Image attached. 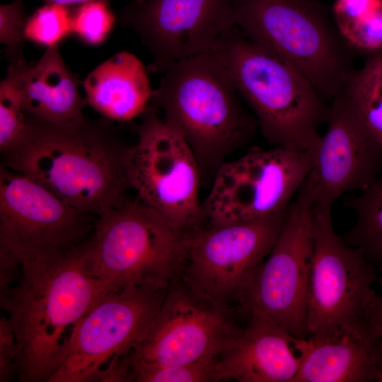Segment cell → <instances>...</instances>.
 Instances as JSON below:
<instances>
[{
	"label": "cell",
	"mask_w": 382,
	"mask_h": 382,
	"mask_svg": "<svg viewBox=\"0 0 382 382\" xmlns=\"http://www.w3.org/2000/svg\"><path fill=\"white\" fill-rule=\"evenodd\" d=\"M311 167V151L279 146L225 161L202 204L204 219L217 226L279 214L289 207Z\"/></svg>",
	"instance_id": "10"
},
{
	"label": "cell",
	"mask_w": 382,
	"mask_h": 382,
	"mask_svg": "<svg viewBox=\"0 0 382 382\" xmlns=\"http://www.w3.org/2000/svg\"><path fill=\"white\" fill-rule=\"evenodd\" d=\"M234 0H133L120 14L164 73L174 63L212 52L233 24Z\"/></svg>",
	"instance_id": "15"
},
{
	"label": "cell",
	"mask_w": 382,
	"mask_h": 382,
	"mask_svg": "<svg viewBox=\"0 0 382 382\" xmlns=\"http://www.w3.org/2000/svg\"><path fill=\"white\" fill-rule=\"evenodd\" d=\"M87 244L57 262L21 267L4 311L18 348L20 381L49 382L66 358L74 327L106 294L88 272Z\"/></svg>",
	"instance_id": "2"
},
{
	"label": "cell",
	"mask_w": 382,
	"mask_h": 382,
	"mask_svg": "<svg viewBox=\"0 0 382 382\" xmlns=\"http://www.w3.org/2000/svg\"><path fill=\"white\" fill-rule=\"evenodd\" d=\"M21 266L8 253L0 250V306L4 311L13 287L21 277Z\"/></svg>",
	"instance_id": "30"
},
{
	"label": "cell",
	"mask_w": 382,
	"mask_h": 382,
	"mask_svg": "<svg viewBox=\"0 0 382 382\" xmlns=\"http://www.w3.org/2000/svg\"><path fill=\"white\" fill-rule=\"evenodd\" d=\"M233 24L294 65L327 101L355 70L356 51L314 0H234Z\"/></svg>",
	"instance_id": "5"
},
{
	"label": "cell",
	"mask_w": 382,
	"mask_h": 382,
	"mask_svg": "<svg viewBox=\"0 0 382 382\" xmlns=\"http://www.w3.org/2000/svg\"><path fill=\"white\" fill-rule=\"evenodd\" d=\"M342 89L382 147V51L368 54Z\"/></svg>",
	"instance_id": "23"
},
{
	"label": "cell",
	"mask_w": 382,
	"mask_h": 382,
	"mask_svg": "<svg viewBox=\"0 0 382 382\" xmlns=\"http://www.w3.org/2000/svg\"><path fill=\"white\" fill-rule=\"evenodd\" d=\"M347 204L356 219L343 239L362 250L369 260L378 263L382 259V172Z\"/></svg>",
	"instance_id": "22"
},
{
	"label": "cell",
	"mask_w": 382,
	"mask_h": 382,
	"mask_svg": "<svg viewBox=\"0 0 382 382\" xmlns=\"http://www.w3.org/2000/svg\"><path fill=\"white\" fill-rule=\"evenodd\" d=\"M127 149L130 188L137 199L183 231L204 219L199 199L201 173L185 140L149 108Z\"/></svg>",
	"instance_id": "11"
},
{
	"label": "cell",
	"mask_w": 382,
	"mask_h": 382,
	"mask_svg": "<svg viewBox=\"0 0 382 382\" xmlns=\"http://www.w3.org/2000/svg\"><path fill=\"white\" fill-rule=\"evenodd\" d=\"M335 27L356 52L382 51V0H335Z\"/></svg>",
	"instance_id": "21"
},
{
	"label": "cell",
	"mask_w": 382,
	"mask_h": 382,
	"mask_svg": "<svg viewBox=\"0 0 382 382\" xmlns=\"http://www.w3.org/2000/svg\"><path fill=\"white\" fill-rule=\"evenodd\" d=\"M27 19L23 0L1 4L0 42L5 46V55L9 63L24 59L23 49L26 40Z\"/></svg>",
	"instance_id": "28"
},
{
	"label": "cell",
	"mask_w": 382,
	"mask_h": 382,
	"mask_svg": "<svg viewBox=\"0 0 382 382\" xmlns=\"http://www.w3.org/2000/svg\"><path fill=\"white\" fill-rule=\"evenodd\" d=\"M79 81L64 61L59 46L48 47L23 76V110L27 116L54 125L85 117L86 105L79 91Z\"/></svg>",
	"instance_id": "20"
},
{
	"label": "cell",
	"mask_w": 382,
	"mask_h": 382,
	"mask_svg": "<svg viewBox=\"0 0 382 382\" xmlns=\"http://www.w3.org/2000/svg\"><path fill=\"white\" fill-rule=\"evenodd\" d=\"M115 21L107 1L86 2L71 11L72 35L88 45L98 46L108 37Z\"/></svg>",
	"instance_id": "26"
},
{
	"label": "cell",
	"mask_w": 382,
	"mask_h": 382,
	"mask_svg": "<svg viewBox=\"0 0 382 382\" xmlns=\"http://www.w3.org/2000/svg\"><path fill=\"white\" fill-rule=\"evenodd\" d=\"M216 358L180 365L141 368L130 371L127 381L137 382H204L214 381Z\"/></svg>",
	"instance_id": "27"
},
{
	"label": "cell",
	"mask_w": 382,
	"mask_h": 382,
	"mask_svg": "<svg viewBox=\"0 0 382 382\" xmlns=\"http://www.w3.org/2000/svg\"><path fill=\"white\" fill-rule=\"evenodd\" d=\"M230 73L214 52L180 60L164 73L151 102L192 151L201 177H214L225 158L255 134Z\"/></svg>",
	"instance_id": "3"
},
{
	"label": "cell",
	"mask_w": 382,
	"mask_h": 382,
	"mask_svg": "<svg viewBox=\"0 0 382 382\" xmlns=\"http://www.w3.org/2000/svg\"><path fill=\"white\" fill-rule=\"evenodd\" d=\"M213 52L223 61L267 141L300 151L315 147L330 105L299 69L236 26Z\"/></svg>",
	"instance_id": "4"
},
{
	"label": "cell",
	"mask_w": 382,
	"mask_h": 382,
	"mask_svg": "<svg viewBox=\"0 0 382 382\" xmlns=\"http://www.w3.org/2000/svg\"><path fill=\"white\" fill-rule=\"evenodd\" d=\"M374 316V313H373ZM372 318L307 338V351L293 382L377 381L382 337Z\"/></svg>",
	"instance_id": "18"
},
{
	"label": "cell",
	"mask_w": 382,
	"mask_h": 382,
	"mask_svg": "<svg viewBox=\"0 0 382 382\" xmlns=\"http://www.w3.org/2000/svg\"><path fill=\"white\" fill-rule=\"evenodd\" d=\"M169 287L132 286L101 296L74 327L66 358L49 382L99 381L145 335Z\"/></svg>",
	"instance_id": "14"
},
{
	"label": "cell",
	"mask_w": 382,
	"mask_h": 382,
	"mask_svg": "<svg viewBox=\"0 0 382 382\" xmlns=\"http://www.w3.org/2000/svg\"><path fill=\"white\" fill-rule=\"evenodd\" d=\"M331 213L332 207L314 204L306 297L309 336L370 320L378 297L372 286L377 278L374 262L335 233Z\"/></svg>",
	"instance_id": "9"
},
{
	"label": "cell",
	"mask_w": 382,
	"mask_h": 382,
	"mask_svg": "<svg viewBox=\"0 0 382 382\" xmlns=\"http://www.w3.org/2000/svg\"><path fill=\"white\" fill-rule=\"evenodd\" d=\"M289 209L262 219L189 232L178 272L184 286L217 308L231 312L240 309L254 274L271 251Z\"/></svg>",
	"instance_id": "8"
},
{
	"label": "cell",
	"mask_w": 382,
	"mask_h": 382,
	"mask_svg": "<svg viewBox=\"0 0 382 382\" xmlns=\"http://www.w3.org/2000/svg\"><path fill=\"white\" fill-rule=\"evenodd\" d=\"M71 34V11L55 3H46L36 9L25 26L26 40L47 48L59 46Z\"/></svg>",
	"instance_id": "25"
},
{
	"label": "cell",
	"mask_w": 382,
	"mask_h": 382,
	"mask_svg": "<svg viewBox=\"0 0 382 382\" xmlns=\"http://www.w3.org/2000/svg\"><path fill=\"white\" fill-rule=\"evenodd\" d=\"M18 378V348L7 315L0 318V381Z\"/></svg>",
	"instance_id": "29"
},
{
	"label": "cell",
	"mask_w": 382,
	"mask_h": 382,
	"mask_svg": "<svg viewBox=\"0 0 382 382\" xmlns=\"http://www.w3.org/2000/svg\"><path fill=\"white\" fill-rule=\"evenodd\" d=\"M25 59L10 63L0 83V149L6 153L23 137L28 120L23 110Z\"/></svg>",
	"instance_id": "24"
},
{
	"label": "cell",
	"mask_w": 382,
	"mask_h": 382,
	"mask_svg": "<svg viewBox=\"0 0 382 382\" xmlns=\"http://www.w3.org/2000/svg\"><path fill=\"white\" fill-rule=\"evenodd\" d=\"M243 313L245 325L216 359L214 381L293 382L305 357L308 337L291 335L260 312Z\"/></svg>",
	"instance_id": "17"
},
{
	"label": "cell",
	"mask_w": 382,
	"mask_h": 382,
	"mask_svg": "<svg viewBox=\"0 0 382 382\" xmlns=\"http://www.w3.org/2000/svg\"><path fill=\"white\" fill-rule=\"evenodd\" d=\"M98 216L60 199L33 180L0 169V250L21 267L50 265L83 248Z\"/></svg>",
	"instance_id": "7"
},
{
	"label": "cell",
	"mask_w": 382,
	"mask_h": 382,
	"mask_svg": "<svg viewBox=\"0 0 382 382\" xmlns=\"http://www.w3.org/2000/svg\"><path fill=\"white\" fill-rule=\"evenodd\" d=\"M373 320L378 334L382 337V301L379 296L374 306Z\"/></svg>",
	"instance_id": "31"
},
{
	"label": "cell",
	"mask_w": 382,
	"mask_h": 382,
	"mask_svg": "<svg viewBox=\"0 0 382 382\" xmlns=\"http://www.w3.org/2000/svg\"><path fill=\"white\" fill-rule=\"evenodd\" d=\"M378 264H379V268L378 269H379V272H380L378 282H379V284H380L381 290V294H378V296H379V298H380L381 301H382V259L380 260Z\"/></svg>",
	"instance_id": "33"
},
{
	"label": "cell",
	"mask_w": 382,
	"mask_h": 382,
	"mask_svg": "<svg viewBox=\"0 0 382 382\" xmlns=\"http://www.w3.org/2000/svg\"><path fill=\"white\" fill-rule=\"evenodd\" d=\"M231 312L171 284L145 335L115 361L118 378L125 382L135 369L216 358L242 328Z\"/></svg>",
	"instance_id": "12"
},
{
	"label": "cell",
	"mask_w": 382,
	"mask_h": 382,
	"mask_svg": "<svg viewBox=\"0 0 382 382\" xmlns=\"http://www.w3.org/2000/svg\"><path fill=\"white\" fill-rule=\"evenodd\" d=\"M190 231L139 199H126L98 217L86 246L88 272L105 292L140 286L168 287L178 274Z\"/></svg>",
	"instance_id": "6"
},
{
	"label": "cell",
	"mask_w": 382,
	"mask_h": 382,
	"mask_svg": "<svg viewBox=\"0 0 382 382\" xmlns=\"http://www.w3.org/2000/svg\"><path fill=\"white\" fill-rule=\"evenodd\" d=\"M328 127L311 151L308 180L315 206L332 207L344 193L368 187L382 172V147L342 89L330 101Z\"/></svg>",
	"instance_id": "16"
},
{
	"label": "cell",
	"mask_w": 382,
	"mask_h": 382,
	"mask_svg": "<svg viewBox=\"0 0 382 382\" xmlns=\"http://www.w3.org/2000/svg\"><path fill=\"white\" fill-rule=\"evenodd\" d=\"M26 117L23 137L4 153L6 167L98 217L127 199L128 146L120 144L105 120L85 117L54 125Z\"/></svg>",
	"instance_id": "1"
},
{
	"label": "cell",
	"mask_w": 382,
	"mask_h": 382,
	"mask_svg": "<svg viewBox=\"0 0 382 382\" xmlns=\"http://www.w3.org/2000/svg\"><path fill=\"white\" fill-rule=\"evenodd\" d=\"M315 198L307 178L290 204L266 259L254 274L240 311L260 312L299 338L309 337L306 297L313 253Z\"/></svg>",
	"instance_id": "13"
},
{
	"label": "cell",
	"mask_w": 382,
	"mask_h": 382,
	"mask_svg": "<svg viewBox=\"0 0 382 382\" xmlns=\"http://www.w3.org/2000/svg\"><path fill=\"white\" fill-rule=\"evenodd\" d=\"M82 85L86 104L105 119L119 122L144 114L154 91L141 60L126 51L97 66Z\"/></svg>",
	"instance_id": "19"
},
{
	"label": "cell",
	"mask_w": 382,
	"mask_h": 382,
	"mask_svg": "<svg viewBox=\"0 0 382 382\" xmlns=\"http://www.w3.org/2000/svg\"><path fill=\"white\" fill-rule=\"evenodd\" d=\"M46 3H55L70 7L71 6H79L80 4L92 1H104L108 2L109 0H43Z\"/></svg>",
	"instance_id": "32"
}]
</instances>
